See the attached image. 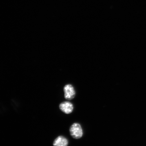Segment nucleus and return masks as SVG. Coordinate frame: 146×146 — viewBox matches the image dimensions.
<instances>
[{
    "instance_id": "1",
    "label": "nucleus",
    "mask_w": 146,
    "mask_h": 146,
    "mask_svg": "<svg viewBox=\"0 0 146 146\" xmlns=\"http://www.w3.org/2000/svg\"><path fill=\"white\" fill-rule=\"evenodd\" d=\"M70 132L73 138L78 139L83 136V131L79 124L74 123L71 126L70 128Z\"/></svg>"
},
{
    "instance_id": "2",
    "label": "nucleus",
    "mask_w": 146,
    "mask_h": 146,
    "mask_svg": "<svg viewBox=\"0 0 146 146\" xmlns=\"http://www.w3.org/2000/svg\"><path fill=\"white\" fill-rule=\"evenodd\" d=\"M64 91L65 98L67 100H72L76 96V91L74 87L70 84L65 86L64 88Z\"/></svg>"
},
{
    "instance_id": "3",
    "label": "nucleus",
    "mask_w": 146,
    "mask_h": 146,
    "mask_svg": "<svg viewBox=\"0 0 146 146\" xmlns=\"http://www.w3.org/2000/svg\"><path fill=\"white\" fill-rule=\"evenodd\" d=\"M59 108L63 112L66 114L71 113L74 109L72 104L68 102H65L61 103L59 105Z\"/></svg>"
},
{
    "instance_id": "4",
    "label": "nucleus",
    "mask_w": 146,
    "mask_h": 146,
    "mask_svg": "<svg viewBox=\"0 0 146 146\" xmlns=\"http://www.w3.org/2000/svg\"><path fill=\"white\" fill-rule=\"evenodd\" d=\"M68 141L66 138L62 136H59L54 140V146H67Z\"/></svg>"
}]
</instances>
